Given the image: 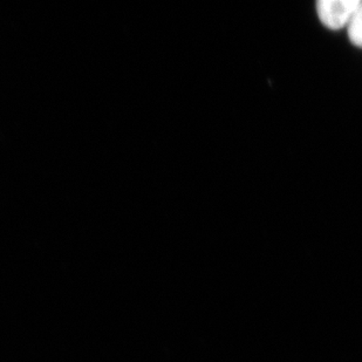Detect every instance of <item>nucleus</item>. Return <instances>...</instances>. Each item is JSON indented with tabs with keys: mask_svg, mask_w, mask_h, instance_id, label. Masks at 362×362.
Masks as SVG:
<instances>
[{
	"mask_svg": "<svg viewBox=\"0 0 362 362\" xmlns=\"http://www.w3.org/2000/svg\"><path fill=\"white\" fill-rule=\"evenodd\" d=\"M361 4L362 0H320L317 13L326 28L341 30L349 28Z\"/></svg>",
	"mask_w": 362,
	"mask_h": 362,
	"instance_id": "f257e3e1",
	"label": "nucleus"
},
{
	"mask_svg": "<svg viewBox=\"0 0 362 362\" xmlns=\"http://www.w3.org/2000/svg\"><path fill=\"white\" fill-rule=\"evenodd\" d=\"M349 40L354 46L362 48V4L360 5L359 10L351 21L349 28Z\"/></svg>",
	"mask_w": 362,
	"mask_h": 362,
	"instance_id": "f03ea898",
	"label": "nucleus"
}]
</instances>
